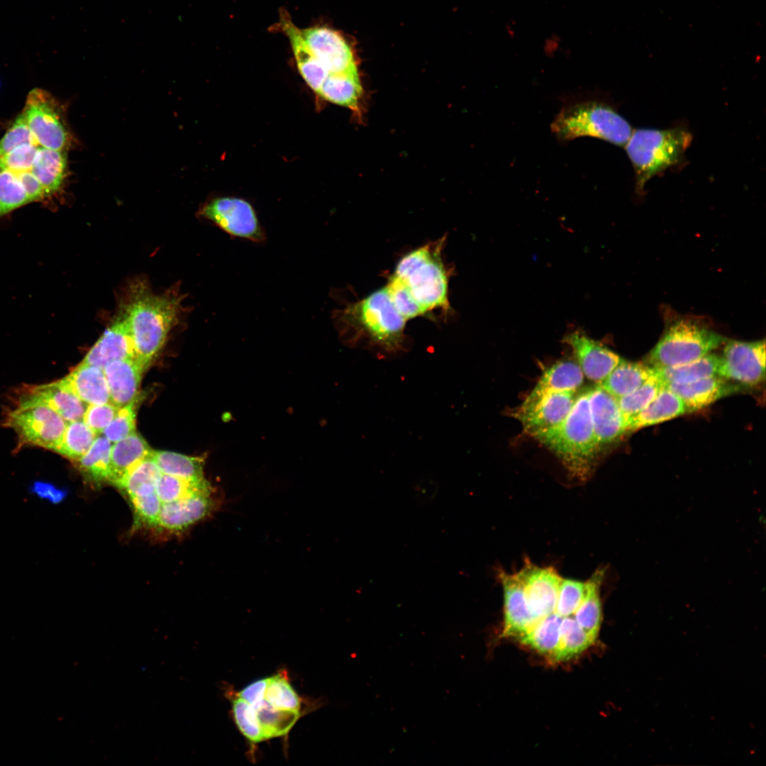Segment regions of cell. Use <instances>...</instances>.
I'll use <instances>...</instances> for the list:
<instances>
[{
    "instance_id": "obj_1",
    "label": "cell",
    "mask_w": 766,
    "mask_h": 766,
    "mask_svg": "<svg viewBox=\"0 0 766 766\" xmlns=\"http://www.w3.org/2000/svg\"><path fill=\"white\" fill-rule=\"evenodd\" d=\"M332 318L346 343L362 339L389 352L403 346L406 320L395 309L386 287L335 309Z\"/></svg>"
},
{
    "instance_id": "obj_2",
    "label": "cell",
    "mask_w": 766,
    "mask_h": 766,
    "mask_svg": "<svg viewBox=\"0 0 766 766\" xmlns=\"http://www.w3.org/2000/svg\"><path fill=\"white\" fill-rule=\"evenodd\" d=\"M179 301L172 294H154L142 286L135 287L121 315L128 328L136 360L145 370L163 347L176 323Z\"/></svg>"
},
{
    "instance_id": "obj_3",
    "label": "cell",
    "mask_w": 766,
    "mask_h": 766,
    "mask_svg": "<svg viewBox=\"0 0 766 766\" xmlns=\"http://www.w3.org/2000/svg\"><path fill=\"white\" fill-rule=\"evenodd\" d=\"M550 128L561 142L592 137L619 147L625 146L633 132L631 125L611 102L590 95L567 99Z\"/></svg>"
},
{
    "instance_id": "obj_4",
    "label": "cell",
    "mask_w": 766,
    "mask_h": 766,
    "mask_svg": "<svg viewBox=\"0 0 766 766\" xmlns=\"http://www.w3.org/2000/svg\"><path fill=\"white\" fill-rule=\"evenodd\" d=\"M561 461L569 474L584 482L594 471L599 452L594 433L588 389L577 394L565 419L535 438Z\"/></svg>"
},
{
    "instance_id": "obj_5",
    "label": "cell",
    "mask_w": 766,
    "mask_h": 766,
    "mask_svg": "<svg viewBox=\"0 0 766 766\" xmlns=\"http://www.w3.org/2000/svg\"><path fill=\"white\" fill-rule=\"evenodd\" d=\"M692 139L691 132L682 126L633 131L624 148L634 170L637 193L643 194L653 177L680 165Z\"/></svg>"
},
{
    "instance_id": "obj_6",
    "label": "cell",
    "mask_w": 766,
    "mask_h": 766,
    "mask_svg": "<svg viewBox=\"0 0 766 766\" xmlns=\"http://www.w3.org/2000/svg\"><path fill=\"white\" fill-rule=\"evenodd\" d=\"M445 238L426 244L403 256L392 276L398 279L427 313L447 311L449 273L443 260Z\"/></svg>"
},
{
    "instance_id": "obj_7",
    "label": "cell",
    "mask_w": 766,
    "mask_h": 766,
    "mask_svg": "<svg viewBox=\"0 0 766 766\" xmlns=\"http://www.w3.org/2000/svg\"><path fill=\"white\" fill-rule=\"evenodd\" d=\"M726 338L692 318L670 323L648 356V365L663 367L685 364L718 348Z\"/></svg>"
},
{
    "instance_id": "obj_8",
    "label": "cell",
    "mask_w": 766,
    "mask_h": 766,
    "mask_svg": "<svg viewBox=\"0 0 766 766\" xmlns=\"http://www.w3.org/2000/svg\"><path fill=\"white\" fill-rule=\"evenodd\" d=\"M67 421L46 404L15 392L13 406L6 409L2 425L18 437L17 448L38 446L55 452L63 436Z\"/></svg>"
},
{
    "instance_id": "obj_9",
    "label": "cell",
    "mask_w": 766,
    "mask_h": 766,
    "mask_svg": "<svg viewBox=\"0 0 766 766\" xmlns=\"http://www.w3.org/2000/svg\"><path fill=\"white\" fill-rule=\"evenodd\" d=\"M22 113L40 146L64 151L71 146L72 136L63 108L49 92L40 88L31 90Z\"/></svg>"
},
{
    "instance_id": "obj_10",
    "label": "cell",
    "mask_w": 766,
    "mask_h": 766,
    "mask_svg": "<svg viewBox=\"0 0 766 766\" xmlns=\"http://www.w3.org/2000/svg\"><path fill=\"white\" fill-rule=\"evenodd\" d=\"M199 214L233 238L257 243L266 240L265 231L253 207L243 199H213L202 207Z\"/></svg>"
},
{
    "instance_id": "obj_11",
    "label": "cell",
    "mask_w": 766,
    "mask_h": 766,
    "mask_svg": "<svg viewBox=\"0 0 766 766\" xmlns=\"http://www.w3.org/2000/svg\"><path fill=\"white\" fill-rule=\"evenodd\" d=\"M718 376L743 387L760 384L765 377V342L726 340Z\"/></svg>"
},
{
    "instance_id": "obj_12",
    "label": "cell",
    "mask_w": 766,
    "mask_h": 766,
    "mask_svg": "<svg viewBox=\"0 0 766 766\" xmlns=\"http://www.w3.org/2000/svg\"><path fill=\"white\" fill-rule=\"evenodd\" d=\"M576 392H551L532 400L524 399L512 413L523 431L536 438L560 424L570 412Z\"/></svg>"
},
{
    "instance_id": "obj_13",
    "label": "cell",
    "mask_w": 766,
    "mask_h": 766,
    "mask_svg": "<svg viewBox=\"0 0 766 766\" xmlns=\"http://www.w3.org/2000/svg\"><path fill=\"white\" fill-rule=\"evenodd\" d=\"M517 572L523 585L528 609L532 618V630L539 621L555 613L562 577L554 567H540L528 559L525 560L523 567Z\"/></svg>"
},
{
    "instance_id": "obj_14",
    "label": "cell",
    "mask_w": 766,
    "mask_h": 766,
    "mask_svg": "<svg viewBox=\"0 0 766 766\" xmlns=\"http://www.w3.org/2000/svg\"><path fill=\"white\" fill-rule=\"evenodd\" d=\"M221 505L214 487L186 498L162 504L156 528L170 533L187 530L210 516Z\"/></svg>"
},
{
    "instance_id": "obj_15",
    "label": "cell",
    "mask_w": 766,
    "mask_h": 766,
    "mask_svg": "<svg viewBox=\"0 0 766 766\" xmlns=\"http://www.w3.org/2000/svg\"><path fill=\"white\" fill-rule=\"evenodd\" d=\"M301 32L310 50L329 73L357 72L350 46L336 31L316 27Z\"/></svg>"
},
{
    "instance_id": "obj_16",
    "label": "cell",
    "mask_w": 766,
    "mask_h": 766,
    "mask_svg": "<svg viewBox=\"0 0 766 766\" xmlns=\"http://www.w3.org/2000/svg\"><path fill=\"white\" fill-rule=\"evenodd\" d=\"M562 342L572 349L584 376L596 384L601 383L623 360L601 343L579 331L568 333Z\"/></svg>"
},
{
    "instance_id": "obj_17",
    "label": "cell",
    "mask_w": 766,
    "mask_h": 766,
    "mask_svg": "<svg viewBox=\"0 0 766 766\" xmlns=\"http://www.w3.org/2000/svg\"><path fill=\"white\" fill-rule=\"evenodd\" d=\"M588 400L595 440L600 451L626 433V422L616 398L600 385L596 384L588 389Z\"/></svg>"
},
{
    "instance_id": "obj_18",
    "label": "cell",
    "mask_w": 766,
    "mask_h": 766,
    "mask_svg": "<svg viewBox=\"0 0 766 766\" xmlns=\"http://www.w3.org/2000/svg\"><path fill=\"white\" fill-rule=\"evenodd\" d=\"M498 579L504 593V637L521 641L531 630L533 621L528 611L524 588L518 572L499 570Z\"/></svg>"
},
{
    "instance_id": "obj_19",
    "label": "cell",
    "mask_w": 766,
    "mask_h": 766,
    "mask_svg": "<svg viewBox=\"0 0 766 766\" xmlns=\"http://www.w3.org/2000/svg\"><path fill=\"white\" fill-rule=\"evenodd\" d=\"M664 387L681 399L686 413L704 409L722 398L743 391L745 388L718 376L684 384H667Z\"/></svg>"
},
{
    "instance_id": "obj_20",
    "label": "cell",
    "mask_w": 766,
    "mask_h": 766,
    "mask_svg": "<svg viewBox=\"0 0 766 766\" xmlns=\"http://www.w3.org/2000/svg\"><path fill=\"white\" fill-rule=\"evenodd\" d=\"M124 359H136V356L128 328L121 313L105 330L82 362L103 370L110 362Z\"/></svg>"
},
{
    "instance_id": "obj_21",
    "label": "cell",
    "mask_w": 766,
    "mask_h": 766,
    "mask_svg": "<svg viewBox=\"0 0 766 766\" xmlns=\"http://www.w3.org/2000/svg\"><path fill=\"white\" fill-rule=\"evenodd\" d=\"M18 390L46 404L67 422L82 420L88 406L77 396L63 378L45 384L23 386Z\"/></svg>"
},
{
    "instance_id": "obj_22",
    "label": "cell",
    "mask_w": 766,
    "mask_h": 766,
    "mask_svg": "<svg viewBox=\"0 0 766 766\" xmlns=\"http://www.w3.org/2000/svg\"><path fill=\"white\" fill-rule=\"evenodd\" d=\"M103 371L111 404L120 408L136 400L144 371L136 359L110 362L104 367Z\"/></svg>"
},
{
    "instance_id": "obj_23",
    "label": "cell",
    "mask_w": 766,
    "mask_h": 766,
    "mask_svg": "<svg viewBox=\"0 0 766 766\" xmlns=\"http://www.w3.org/2000/svg\"><path fill=\"white\" fill-rule=\"evenodd\" d=\"M63 379L86 404L110 402L109 389L102 369L81 362Z\"/></svg>"
},
{
    "instance_id": "obj_24",
    "label": "cell",
    "mask_w": 766,
    "mask_h": 766,
    "mask_svg": "<svg viewBox=\"0 0 766 766\" xmlns=\"http://www.w3.org/2000/svg\"><path fill=\"white\" fill-rule=\"evenodd\" d=\"M584 377L577 362L570 360H559L545 370L525 399L532 400L551 392H576L582 385Z\"/></svg>"
},
{
    "instance_id": "obj_25",
    "label": "cell",
    "mask_w": 766,
    "mask_h": 766,
    "mask_svg": "<svg viewBox=\"0 0 766 766\" xmlns=\"http://www.w3.org/2000/svg\"><path fill=\"white\" fill-rule=\"evenodd\" d=\"M282 26L289 40L302 77L307 84L318 94L322 84L330 73L310 50L300 29L285 18H282Z\"/></svg>"
},
{
    "instance_id": "obj_26",
    "label": "cell",
    "mask_w": 766,
    "mask_h": 766,
    "mask_svg": "<svg viewBox=\"0 0 766 766\" xmlns=\"http://www.w3.org/2000/svg\"><path fill=\"white\" fill-rule=\"evenodd\" d=\"M48 199L61 192L67 176V157L64 150L39 146L30 170Z\"/></svg>"
},
{
    "instance_id": "obj_27",
    "label": "cell",
    "mask_w": 766,
    "mask_h": 766,
    "mask_svg": "<svg viewBox=\"0 0 766 766\" xmlns=\"http://www.w3.org/2000/svg\"><path fill=\"white\" fill-rule=\"evenodd\" d=\"M685 413L686 409L681 399L663 387L649 405L628 421L626 432L656 425Z\"/></svg>"
},
{
    "instance_id": "obj_28",
    "label": "cell",
    "mask_w": 766,
    "mask_h": 766,
    "mask_svg": "<svg viewBox=\"0 0 766 766\" xmlns=\"http://www.w3.org/2000/svg\"><path fill=\"white\" fill-rule=\"evenodd\" d=\"M152 450L146 440L136 432L112 443L110 482L116 485L129 470L150 457Z\"/></svg>"
},
{
    "instance_id": "obj_29",
    "label": "cell",
    "mask_w": 766,
    "mask_h": 766,
    "mask_svg": "<svg viewBox=\"0 0 766 766\" xmlns=\"http://www.w3.org/2000/svg\"><path fill=\"white\" fill-rule=\"evenodd\" d=\"M721 356L709 353L692 362L663 367H653L664 386L667 384H684L718 376Z\"/></svg>"
},
{
    "instance_id": "obj_30",
    "label": "cell",
    "mask_w": 766,
    "mask_h": 766,
    "mask_svg": "<svg viewBox=\"0 0 766 766\" xmlns=\"http://www.w3.org/2000/svg\"><path fill=\"white\" fill-rule=\"evenodd\" d=\"M653 372V367L647 363L628 362L623 359L611 373L597 384L617 399L633 392Z\"/></svg>"
},
{
    "instance_id": "obj_31",
    "label": "cell",
    "mask_w": 766,
    "mask_h": 766,
    "mask_svg": "<svg viewBox=\"0 0 766 766\" xmlns=\"http://www.w3.org/2000/svg\"><path fill=\"white\" fill-rule=\"evenodd\" d=\"M318 94L330 102L359 112L362 88L358 72L330 73Z\"/></svg>"
},
{
    "instance_id": "obj_32",
    "label": "cell",
    "mask_w": 766,
    "mask_h": 766,
    "mask_svg": "<svg viewBox=\"0 0 766 766\" xmlns=\"http://www.w3.org/2000/svg\"><path fill=\"white\" fill-rule=\"evenodd\" d=\"M605 569H597L585 582V596L573 616L580 627L596 639L602 621L601 587Z\"/></svg>"
},
{
    "instance_id": "obj_33",
    "label": "cell",
    "mask_w": 766,
    "mask_h": 766,
    "mask_svg": "<svg viewBox=\"0 0 766 766\" xmlns=\"http://www.w3.org/2000/svg\"><path fill=\"white\" fill-rule=\"evenodd\" d=\"M111 445L109 440L104 435H99L88 451L74 461L75 467L87 481L96 485L111 482Z\"/></svg>"
},
{
    "instance_id": "obj_34",
    "label": "cell",
    "mask_w": 766,
    "mask_h": 766,
    "mask_svg": "<svg viewBox=\"0 0 766 766\" xmlns=\"http://www.w3.org/2000/svg\"><path fill=\"white\" fill-rule=\"evenodd\" d=\"M562 617L553 613L540 621L520 643L527 645L553 662H557Z\"/></svg>"
},
{
    "instance_id": "obj_35",
    "label": "cell",
    "mask_w": 766,
    "mask_h": 766,
    "mask_svg": "<svg viewBox=\"0 0 766 766\" xmlns=\"http://www.w3.org/2000/svg\"><path fill=\"white\" fill-rule=\"evenodd\" d=\"M151 457L163 474L189 480L205 479L204 457L188 456L166 450H152Z\"/></svg>"
},
{
    "instance_id": "obj_36",
    "label": "cell",
    "mask_w": 766,
    "mask_h": 766,
    "mask_svg": "<svg viewBox=\"0 0 766 766\" xmlns=\"http://www.w3.org/2000/svg\"><path fill=\"white\" fill-rule=\"evenodd\" d=\"M162 472L151 457L142 460L115 485L128 496H141L155 492Z\"/></svg>"
},
{
    "instance_id": "obj_37",
    "label": "cell",
    "mask_w": 766,
    "mask_h": 766,
    "mask_svg": "<svg viewBox=\"0 0 766 766\" xmlns=\"http://www.w3.org/2000/svg\"><path fill=\"white\" fill-rule=\"evenodd\" d=\"M97 436L83 420L67 422L55 452L74 462L88 451Z\"/></svg>"
},
{
    "instance_id": "obj_38",
    "label": "cell",
    "mask_w": 766,
    "mask_h": 766,
    "mask_svg": "<svg viewBox=\"0 0 766 766\" xmlns=\"http://www.w3.org/2000/svg\"><path fill=\"white\" fill-rule=\"evenodd\" d=\"M265 740L287 735L301 716L300 711L280 709L265 700L255 708Z\"/></svg>"
},
{
    "instance_id": "obj_39",
    "label": "cell",
    "mask_w": 766,
    "mask_h": 766,
    "mask_svg": "<svg viewBox=\"0 0 766 766\" xmlns=\"http://www.w3.org/2000/svg\"><path fill=\"white\" fill-rule=\"evenodd\" d=\"M595 640V638L580 627L573 616L564 617L560 625L557 662L573 658L590 647Z\"/></svg>"
},
{
    "instance_id": "obj_40",
    "label": "cell",
    "mask_w": 766,
    "mask_h": 766,
    "mask_svg": "<svg viewBox=\"0 0 766 766\" xmlns=\"http://www.w3.org/2000/svg\"><path fill=\"white\" fill-rule=\"evenodd\" d=\"M213 488L206 479L189 480L162 473L156 485L155 493L163 504L173 502Z\"/></svg>"
},
{
    "instance_id": "obj_41",
    "label": "cell",
    "mask_w": 766,
    "mask_h": 766,
    "mask_svg": "<svg viewBox=\"0 0 766 766\" xmlns=\"http://www.w3.org/2000/svg\"><path fill=\"white\" fill-rule=\"evenodd\" d=\"M664 387L654 370L650 377L633 392L617 398V402L626 423L635 414L649 405Z\"/></svg>"
},
{
    "instance_id": "obj_42",
    "label": "cell",
    "mask_w": 766,
    "mask_h": 766,
    "mask_svg": "<svg viewBox=\"0 0 766 766\" xmlns=\"http://www.w3.org/2000/svg\"><path fill=\"white\" fill-rule=\"evenodd\" d=\"M265 700L274 707L300 711L301 699L291 685L284 671L268 677Z\"/></svg>"
},
{
    "instance_id": "obj_43",
    "label": "cell",
    "mask_w": 766,
    "mask_h": 766,
    "mask_svg": "<svg viewBox=\"0 0 766 766\" xmlns=\"http://www.w3.org/2000/svg\"><path fill=\"white\" fill-rule=\"evenodd\" d=\"M31 203L18 174L0 169V219Z\"/></svg>"
},
{
    "instance_id": "obj_44",
    "label": "cell",
    "mask_w": 766,
    "mask_h": 766,
    "mask_svg": "<svg viewBox=\"0 0 766 766\" xmlns=\"http://www.w3.org/2000/svg\"><path fill=\"white\" fill-rule=\"evenodd\" d=\"M232 704L233 718L242 734L253 744L265 740L256 709L238 696Z\"/></svg>"
},
{
    "instance_id": "obj_45",
    "label": "cell",
    "mask_w": 766,
    "mask_h": 766,
    "mask_svg": "<svg viewBox=\"0 0 766 766\" xmlns=\"http://www.w3.org/2000/svg\"><path fill=\"white\" fill-rule=\"evenodd\" d=\"M585 593V582L562 578L555 613L562 618L572 616L581 604Z\"/></svg>"
},
{
    "instance_id": "obj_46",
    "label": "cell",
    "mask_w": 766,
    "mask_h": 766,
    "mask_svg": "<svg viewBox=\"0 0 766 766\" xmlns=\"http://www.w3.org/2000/svg\"><path fill=\"white\" fill-rule=\"evenodd\" d=\"M385 287L395 309L406 321L426 313L396 277L392 276Z\"/></svg>"
},
{
    "instance_id": "obj_47",
    "label": "cell",
    "mask_w": 766,
    "mask_h": 766,
    "mask_svg": "<svg viewBox=\"0 0 766 766\" xmlns=\"http://www.w3.org/2000/svg\"><path fill=\"white\" fill-rule=\"evenodd\" d=\"M129 499L134 513V527L156 528L162 507L156 493Z\"/></svg>"
},
{
    "instance_id": "obj_48",
    "label": "cell",
    "mask_w": 766,
    "mask_h": 766,
    "mask_svg": "<svg viewBox=\"0 0 766 766\" xmlns=\"http://www.w3.org/2000/svg\"><path fill=\"white\" fill-rule=\"evenodd\" d=\"M136 400L120 407L116 415L102 434L112 443L135 432Z\"/></svg>"
},
{
    "instance_id": "obj_49",
    "label": "cell",
    "mask_w": 766,
    "mask_h": 766,
    "mask_svg": "<svg viewBox=\"0 0 766 766\" xmlns=\"http://www.w3.org/2000/svg\"><path fill=\"white\" fill-rule=\"evenodd\" d=\"M24 144H38L25 117L21 113L0 140V155Z\"/></svg>"
},
{
    "instance_id": "obj_50",
    "label": "cell",
    "mask_w": 766,
    "mask_h": 766,
    "mask_svg": "<svg viewBox=\"0 0 766 766\" xmlns=\"http://www.w3.org/2000/svg\"><path fill=\"white\" fill-rule=\"evenodd\" d=\"M39 146L38 144H24L0 155V169L15 173L30 171Z\"/></svg>"
},
{
    "instance_id": "obj_51",
    "label": "cell",
    "mask_w": 766,
    "mask_h": 766,
    "mask_svg": "<svg viewBox=\"0 0 766 766\" xmlns=\"http://www.w3.org/2000/svg\"><path fill=\"white\" fill-rule=\"evenodd\" d=\"M118 407L111 403L88 405L83 421L98 435L109 425L117 413Z\"/></svg>"
},
{
    "instance_id": "obj_52",
    "label": "cell",
    "mask_w": 766,
    "mask_h": 766,
    "mask_svg": "<svg viewBox=\"0 0 766 766\" xmlns=\"http://www.w3.org/2000/svg\"><path fill=\"white\" fill-rule=\"evenodd\" d=\"M268 677L256 680L237 694V696L249 703L255 709L265 700Z\"/></svg>"
},
{
    "instance_id": "obj_53",
    "label": "cell",
    "mask_w": 766,
    "mask_h": 766,
    "mask_svg": "<svg viewBox=\"0 0 766 766\" xmlns=\"http://www.w3.org/2000/svg\"><path fill=\"white\" fill-rule=\"evenodd\" d=\"M31 202L48 199L43 187L30 171L16 173Z\"/></svg>"
},
{
    "instance_id": "obj_54",
    "label": "cell",
    "mask_w": 766,
    "mask_h": 766,
    "mask_svg": "<svg viewBox=\"0 0 766 766\" xmlns=\"http://www.w3.org/2000/svg\"><path fill=\"white\" fill-rule=\"evenodd\" d=\"M562 38L557 34L553 33L547 36L543 43V50L546 55L553 56L561 48Z\"/></svg>"
},
{
    "instance_id": "obj_55",
    "label": "cell",
    "mask_w": 766,
    "mask_h": 766,
    "mask_svg": "<svg viewBox=\"0 0 766 766\" xmlns=\"http://www.w3.org/2000/svg\"><path fill=\"white\" fill-rule=\"evenodd\" d=\"M35 488L37 489L38 492L45 493L47 496L51 497V499H55L56 501L63 499L66 494L65 492L56 489L51 485L47 484L37 483L35 485Z\"/></svg>"
}]
</instances>
